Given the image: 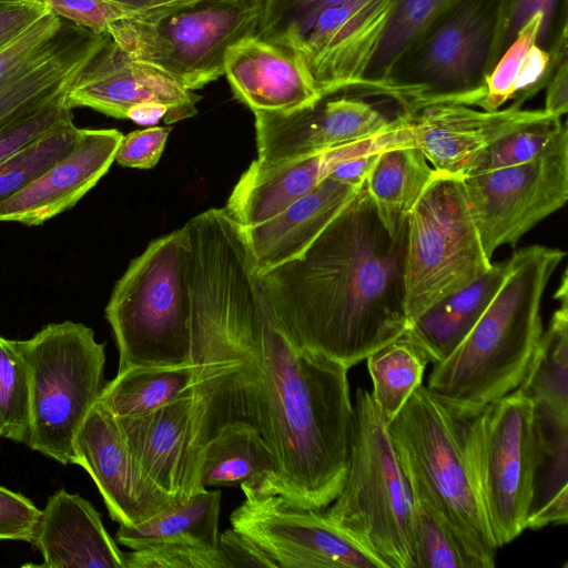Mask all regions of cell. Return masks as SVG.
<instances>
[{"instance_id":"cell-1","label":"cell","mask_w":568,"mask_h":568,"mask_svg":"<svg viewBox=\"0 0 568 568\" xmlns=\"http://www.w3.org/2000/svg\"><path fill=\"white\" fill-rule=\"evenodd\" d=\"M184 226L199 449L220 427L246 423L275 459L273 495L325 509L348 468V368L292 342L242 227L225 209H209Z\"/></svg>"},{"instance_id":"cell-2","label":"cell","mask_w":568,"mask_h":568,"mask_svg":"<svg viewBox=\"0 0 568 568\" xmlns=\"http://www.w3.org/2000/svg\"><path fill=\"white\" fill-rule=\"evenodd\" d=\"M405 248L406 230L387 231L363 185L298 256L260 276L292 342L349 369L409 326Z\"/></svg>"},{"instance_id":"cell-3","label":"cell","mask_w":568,"mask_h":568,"mask_svg":"<svg viewBox=\"0 0 568 568\" xmlns=\"http://www.w3.org/2000/svg\"><path fill=\"white\" fill-rule=\"evenodd\" d=\"M565 256L538 244L515 251L491 302L458 347L434 365L426 386L463 415L515 390L544 331L545 290Z\"/></svg>"},{"instance_id":"cell-4","label":"cell","mask_w":568,"mask_h":568,"mask_svg":"<svg viewBox=\"0 0 568 568\" xmlns=\"http://www.w3.org/2000/svg\"><path fill=\"white\" fill-rule=\"evenodd\" d=\"M515 0H450L397 61L376 95L404 114L437 104L478 105L505 49Z\"/></svg>"},{"instance_id":"cell-5","label":"cell","mask_w":568,"mask_h":568,"mask_svg":"<svg viewBox=\"0 0 568 568\" xmlns=\"http://www.w3.org/2000/svg\"><path fill=\"white\" fill-rule=\"evenodd\" d=\"M471 416L422 384L387 428L410 489L430 501L484 568H491L498 548L469 457Z\"/></svg>"},{"instance_id":"cell-6","label":"cell","mask_w":568,"mask_h":568,"mask_svg":"<svg viewBox=\"0 0 568 568\" xmlns=\"http://www.w3.org/2000/svg\"><path fill=\"white\" fill-rule=\"evenodd\" d=\"M191 246L183 225L152 241L115 283L105 307L118 372L191 364Z\"/></svg>"},{"instance_id":"cell-7","label":"cell","mask_w":568,"mask_h":568,"mask_svg":"<svg viewBox=\"0 0 568 568\" xmlns=\"http://www.w3.org/2000/svg\"><path fill=\"white\" fill-rule=\"evenodd\" d=\"M327 516L385 568H416L413 496L371 390L358 387L353 406L348 468Z\"/></svg>"},{"instance_id":"cell-8","label":"cell","mask_w":568,"mask_h":568,"mask_svg":"<svg viewBox=\"0 0 568 568\" xmlns=\"http://www.w3.org/2000/svg\"><path fill=\"white\" fill-rule=\"evenodd\" d=\"M265 0H175L112 22L133 59L194 91L224 74L229 51L257 33Z\"/></svg>"},{"instance_id":"cell-9","label":"cell","mask_w":568,"mask_h":568,"mask_svg":"<svg viewBox=\"0 0 568 568\" xmlns=\"http://www.w3.org/2000/svg\"><path fill=\"white\" fill-rule=\"evenodd\" d=\"M23 359L31 387L28 446L63 465L74 464V438L106 385L105 344L92 328L64 321L32 337L10 339Z\"/></svg>"},{"instance_id":"cell-10","label":"cell","mask_w":568,"mask_h":568,"mask_svg":"<svg viewBox=\"0 0 568 568\" xmlns=\"http://www.w3.org/2000/svg\"><path fill=\"white\" fill-rule=\"evenodd\" d=\"M491 265L462 178L435 171L407 217L404 302L408 324Z\"/></svg>"},{"instance_id":"cell-11","label":"cell","mask_w":568,"mask_h":568,"mask_svg":"<svg viewBox=\"0 0 568 568\" xmlns=\"http://www.w3.org/2000/svg\"><path fill=\"white\" fill-rule=\"evenodd\" d=\"M468 452L497 548L524 530L534 496L538 440L534 404L518 387L473 415Z\"/></svg>"},{"instance_id":"cell-12","label":"cell","mask_w":568,"mask_h":568,"mask_svg":"<svg viewBox=\"0 0 568 568\" xmlns=\"http://www.w3.org/2000/svg\"><path fill=\"white\" fill-rule=\"evenodd\" d=\"M470 210L489 258L516 246L539 222L568 200V129L535 159L462 178Z\"/></svg>"},{"instance_id":"cell-13","label":"cell","mask_w":568,"mask_h":568,"mask_svg":"<svg viewBox=\"0 0 568 568\" xmlns=\"http://www.w3.org/2000/svg\"><path fill=\"white\" fill-rule=\"evenodd\" d=\"M232 528L263 549L277 568H385L324 509L298 508L281 496L241 487Z\"/></svg>"},{"instance_id":"cell-14","label":"cell","mask_w":568,"mask_h":568,"mask_svg":"<svg viewBox=\"0 0 568 568\" xmlns=\"http://www.w3.org/2000/svg\"><path fill=\"white\" fill-rule=\"evenodd\" d=\"M257 161L290 162L331 148L367 139L395 126L400 114L381 110L347 92L321 94L310 104L284 112H256Z\"/></svg>"},{"instance_id":"cell-15","label":"cell","mask_w":568,"mask_h":568,"mask_svg":"<svg viewBox=\"0 0 568 568\" xmlns=\"http://www.w3.org/2000/svg\"><path fill=\"white\" fill-rule=\"evenodd\" d=\"M413 144L406 116L392 129L290 162L253 161L234 186L225 210L241 226L260 224L311 192L342 162L385 149Z\"/></svg>"},{"instance_id":"cell-16","label":"cell","mask_w":568,"mask_h":568,"mask_svg":"<svg viewBox=\"0 0 568 568\" xmlns=\"http://www.w3.org/2000/svg\"><path fill=\"white\" fill-rule=\"evenodd\" d=\"M200 99L161 70L133 59L106 33L68 90L64 105L126 119L132 108L158 103L168 108L172 124L194 116Z\"/></svg>"},{"instance_id":"cell-17","label":"cell","mask_w":568,"mask_h":568,"mask_svg":"<svg viewBox=\"0 0 568 568\" xmlns=\"http://www.w3.org/2000/svg\"><path fill=\"white\" fill-rule=\"evenodd\" d=\"M74 464L91 476L119 525H138L172 501L148 476L116 418L99 403L75 435Z\"/></svg>"},{"instance_id":"cell-18","label":"cell","mask_w":568,"mask_h":568,"mask_svg":"<svg viewBox=\"0 0 568 568\" xmlns=\"http://www.w3.org/2000/svg\"><path fill=\"white\" fill-rule=\"evenodd\" d=\"M196 417L194 387L144 415L115 417L148 476L172 501L184 503L206 489L199 479Z\"/></svg>"},{"instance_id":"cell-19","label":"cell","mask_w":568,"mask_h":568,"mask_svg":"<svg viewBox=\"0 0 568 568\" xmlns=\"http://www.w3.org/2000/svg\"><path fill=\"white\" fill-rule=\"evenodd\" d=\"M514 100L496 111L465 104H437L405 114L412 143L436 172L463 178L474 159L499 138L549 118L542 109L523 108ZM555 118V116H554Z\"/></svg>"},{"instance_id":"cell-20","label":"cell","mask_w":568,"mask_h":568,"mask_svg":"<svg viewBox=\"0 0 568 568\" xmlns=\"http://www.w3.org/2000/svg\"><path fill=\"white\" fill-rule=\"evenodd\" d=\"M122 138L115 129H79L65 156L0 203V222L39 226L72 209L106 174Z\"/></svg>"},{"instance_id":"cell-21","label":"cell","mask_w":568,"mask_h":568,"mask_svg":"<svg viewBox=\"0 0 568 568\" xmlns=\"http://www.w3.org/2000/svg\"><path fill=\"white\" fill-rule=\"evenodd\" d=\"M224 74L235 98L253 113L294 110L322 94L296 50L256 34L229 51Z\"/></svg>"},{"instance_id":"cell-22","label":"cell","mask_w":568,"mask_h":568,"mask_svg":"<svg viewBox=\"0 0 568 568\" xmlns=\"http://www.w3.org/2000/svg\"><path fill=\"white\" fill-rule=\"evenodd\" d=\"M33 544L44 568H125V552L103 526L98 510L78 494L61 488L41 510Z\"/></svg>"},{"instance_id":"cell-23","label":"cell","mask_w":568,"mask_h":568,"mask_svg":"<svg viewBox=\"0 0 568 568\" xmlns=\"http://www.w3.org/2000/svg\"><path fill=\"white\" fill-rule=\"evenodd\" d=\"M363 185L328 175L275 216L242 227L258 273L298 256Z\"/></svg>"},{"instance_id":"cell-24","label":"cell","mask_w":568,"mask_h":568,"mask_svg":"<svg viewBox=\"0 0 568 568\" xmlns=\"http://www.w3.org/2000/svg\"><path fill=\"white\" fill-rule=\"evenodd\" d=\"M106 33L71 23L64 41L43 61L0 87V132L64 102L74 79Z\"/></svg>"},{"instance_id":"cell-25","label":"cell","mask_w":568,"mask_h":568,"mask_svg":"<svg viewBox=\"0 0 568 568\" xmlns=\"http://www.w3.org/2000/svg\"><path fill=\"white\" fill-rule=\"evenodd\" d=\"M507 260L491 267L465 288L443 298L424 312L403 336L428 363L446 359L464 341L498 291Z\"/></svg>"},{"instance_id":"cell-26","label":"cell","mask_w":568,"mask_h":568,"mask_svg":"<svg viewBox=\"0 0 568 568\" xmlns=\"http://www.w3.org/2000/svg\"><path fill=\"white\" fill-rule=\"evenodd\" d=\"M276 476L271 449L246 423L220 427L201 448L199 479L203 488L239 485L273 494Z\"/></svg>"},{"instance_id":"cell-27","label":"cell","mask_w":568,"mask_h":568,"mask_svg":"<svg viewBox=\"0 0 568 568\" xmlns=\"http://www.w3.org/2000/svg\"><path fill=\"white\" fill-rule=\"evenodd\" d=\"M534 424L538 459L526 529L536 530L568 523V409L534 404Z\"/></svg>"},{"instance_id":"cell-28","label":"cell","mask_w":568,"mask_h":568,"mask_svg":"<svg viewBox=\"0 0 568 568\" xmlns=\"http://www.w3.org/2000/svg\"><path fill=\"white\" fill-rule=\"evenodd\" d=\"M434 174V168L413 144L392 146L375 155L364 186L390 234L406 230L408 214Z\"/></svg>"},{"instance_id":"cell-29","label":"cell","mask_w":568,"mask_h":568,"mask_svg":"<svg viewBox=\"0 0 568 568\" xmlns=\"http://www.w3.org/2000/svg\"><path fill=\"white\" fill-rule=\"evenodd\" d=\"M220 501L221 491L207 488L184 503L171 501L138 525H120L116 540L131 550L158 544L219 548Z\"/></svg>"},{"instance_id":"cell-30","label":"cell","mask_w":568,"mask_h":568,"mask_svg":"<svg viewBox=\"0 0 568 568\" xmlns=\"http://www.w3.org/2000/svg\"><path fill=\"white\" fill-rule=\"evenodd\" d=\"M559 307L542 331L518 388L534 404L568 409V277L555 293Z\"/></svg>"},{"instance_id":"cell-31","label":"cell","mask_w":568,"mask_h":568,"mask_svg":"<svg viewBox=\"0 0 568 568\" xmlns=\"http://www.w3.org/2000/svg\"><path fill=\"white\" fill-rule=\"evenodd\" d=\"M195 384L192 364L176 367H130L108 382L99 398L115 417L150 413L185 394Z\"/></svg>"},{"instance_id":"cell-32","label":"cell","mask_w":568,"mask_h":568,"mask_svg":"<svg viewBox=\"0 0 568 568\" xmlns=\"http://www.w3.org/2000/svg\"><path fill=\"white\" fill-rule=\"evenodd\" d=\"M375 404L388 424L422 385L428 364L403 335L366 357Z\"/></svg>"},{"instance_id":"cell-33","label":"cell","mask_w":568,"mask_h":568,"mask_svg":"<svg viewBox=\"0 0 568 568\" xmlns=\"http://www.w3.org/2000/svg\"><path fill=\"white\" fill-rule=\"evenodd\" d=\"M450 0H399L356 90L376 95L392 69Z\"/></svg>"},{"instance_id":"cell-34","label":"cell","mask_w":568,"mask_h":568,"mask_svg":"<svg viewBox=\"0 0 568 568\" xmlns=\"http://www.w3.org/2000/svg\"><path fill=\"white\" fill-rule=\"evenodd\" d=\"M412 496L416 568H484L430 501Z\"/></svg>"},{"instance_id":"cell-35","label":"cell","mask_w":568,"mask_h":568,"mask_svg":"<svg viewBox=\"0 0 568 568\" xmlns=\"http://www.w3.org/2000/svg\"><path fill=\"white\" fill-rule=\"evenodd\" d=\"M78 131L70 111L40 139L0 162V203L65 156Z\"/></svg>"},{"instance_id":"cell-36","label":"cell","mask_w":568,"mask_h":568,"mask_svg":"<svg viewBox=\"0 0 568 568\" xmlns=\"http://www.w3.org/2000/svg\"><path fill=\"white\" fill-rule=\"evenodd\" d=\"M1 437L28 444L31 434V387L27 366L10 339L0 336Z\"/></svg>"},{"instance_id":"cell-37","label":"cell","mask_w":568,"mask_h":568,"mask_svg":"<svg viewBox=\"0 0 568 568\" xmlns=\"http://www.w3.org/2000/svg\"><path fill=\"white\" fill-rule=\"evenodd\" d=\"M566 128L561 118L549 116L514 130L480 152L463 178L528 162L542 153Z\"/></svg>"},{"instance_id":"cell-38","label":"cell","mask_w":568,"mask_h":568,"mask_svg":"<svg viewBox=\"0 0 568 568\" xmlns=\"http://www.w3.org/2000/svg\"><path fill=\"white\" fill-rule=\"evenodd\" d=\"M70 27V21L49 11L0 50V87L54 52L64 41Z\"/></svg>"},{"instance_id":"cell-39","label":"cell","mask_w":568,"mask_h":568,"mask_svg":"<svg viewBox=\"0 0 568 568\" xmlns=\"http://www.w3.org/2000/svg\"><path fill=\"white\" fill-rule=\"evenodd\" d=\"M542 14L535 13L516 33L513 42L499 57L484 83V94L478 105L496 111L514 100L515 83L529 49L538 43Z\"/></svg>"},{"instance_id":"cell-40","label":"cell","mask_w":568,"mask_h":568,"mask_svg":"<svg viewBox=\"0 0 568 568\" xmlns=\"http://www.w3.org/2000/svg\"><path fill=\"white\" fill-rule=\"evenodd\" d=\"M345 0H265L256 36L294 48L316 18Z\"/></svg>"},{"instance_id":"cell-41","label":"cell","mask_w":568,"mask_h":568,"mask_svg":"<svg viewBox=\"0 0 568 568\" xmlns=\"http://www.w3.org/2000/svg\"><path fill=\"white\" fill-rule=\"evenodd\" d=\"M55 16L95 34L109 26L175 0H38Z\"/></svg>"},{"instance_id":"cell-42","label":"cell","mask_w":568,"mask_h":568,"mask_svg":"<svg viewBox=\"0 0 568 568\" xmlns=\"http://www.w3.org/2000/svg\"><path fill=\"white\" fill-rule=\"evenodd\" d=\"M222 549L158 544L125 552V568H229Z\"/></svg>"},{"instance_id":"cell-43","label":"cell","mask_w":568,"mask_h":568,"mask_svg":"<svg viewBox=\"0 0 568 568\" xmlns=\"http://www.w3.org/2000/svg\"><path fill=\"white\" fill-rule=\"evenodd\" d=\"M171 128L149 126L123 135L114 161L125 168H154L166 144Z\"/></svg>"},{"instance_id":"cell-44","label":"cell","mask_w":568,"mask_h":568,"mask_svg":"<svg viewBox=\"0 0 568 568\" xmlns=\"http://www.w3.org/2000/svg\"><path fill=\"white\" fill-rule=\"evenodd\" d=\"M40 513L29 498L0 486V539L31 542Z\"/></svg>"},{"instance_id":"cell-45","label":"cell","mask_w":568,"mask_h":568,"mask_svg":"<svg viewBox=\"0 0 568 568\" xmlns=\"http://www.w3.org/2000/svg\"><path fill=\"white\" fill-rule=\"evenodd\" d=\"M70 111L61 102L0 132V162L40 139Z\"/></svg>"},{"instance_id":"cell-46","label":"cell","mask_w":568,"mask_h":568,"mask_svg":"<svg viewBox=\"0 0 568 568\" xmlns=\"http://www.w3.org/2000/svg\"><path fill=\"white\" fill-rule=\"evenodd\" d=\"M49 12L38 0H20L0 8V50L7 47L40 17Z\"/></svg>"},{"instance_id":"cell-47","label":"cell","mask_w":568,"mask_h":568,"mask_svg":"<svg viewBox=\"0 0 568 568\" xmlns=\"http://www.w3.org/2000/svg\"><path fill=\"white\" fill-rule=\"evenodd\" d=\"M220 548L230 567H276L263 549L233 528L220 534Z\"/></svg>"},{"instance_id":"cell-48","label":"cell","mask_w":568,"mask_h":568,"mask_svg":"<svg viewBox=\"0 0 568 568\" xmlns=\"http://www.w3.org/2000/svg\"><path fill=\"white\" fill-rule=\"evenodd\" d=\"M556 2L557 0H515L504 51L513 42L517 31L537 12L542 14V24L537 44L546 48L552 26Z\"/></svg>"},{"instance_id":"cell-49","label":"cell","mask_w":568,"mask_h":568,"mask_svg":"<svg viewBox=\"0 0 568 568\" xmlns=\"http://www.w3.org/2000/svg\"><path fill=\"white\" fill-rule=\"evenodd\" d=\"M546 113L555 118H562L568 111V62L567 52L556 62L546 84L545 108Z\"/></svg>"},{"instance_id":"cell-50","label":"cell","mask_w":568,"mask_h":568,"mask_svg":"<svg viewBox=\"0 0 568 568\" xmlns=\"http://www.w3.org/2000/svg\"><path fill=\"white\" fill-rule=\"evenodd\" d=\"M376 154H366L346 160L338 164L331 175L347 183L363 185Z\"/></svg>"},{"instance_id":"cell-51","label":"cell","mask_w":568,"mask_h":568,"mask_svg":"<svg viewBox=\"0 0 568 568\" xmlns=\"http://www.w3.org/2000/svg\"><path fill=\"white\" fill-rule=\"evenodd\" d=\"M126 119L139 124H153L163 120L166 124L169 121V110L166 106L158 103L141 104L132 108Z\"/></svg>"},{"instance_id":"cell-52","label":"cell","mask_w":568,"mask_h":568,"mask_svg":"<svg viewBox=\"0 0 568 568\" xmlns=\"http://www.w3.org/2000/svg\"><path fill=\"white\" fill-rule=\"evenodd\" d=\"M0 437H1V426H0Z\"/></svg>"}]
</instances>
